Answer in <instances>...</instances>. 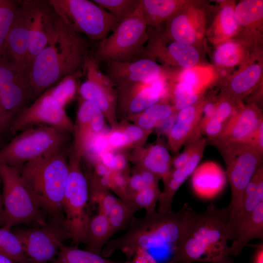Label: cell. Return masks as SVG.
Returning <instances> with one entry per match:
<instances>
[{"label":"cell","mask_w":263,"mask_h":263,"mask_svg":"<svg viewBox=\"0 0 263 263\" xmlns=\"http://www.w3.org/2000/svg\"><path fill=\"white\" fill-rule=\"evenodd\" d=\"M228 207L211 204L202 213L191 209L168 263H233L229 253Z\"/></svg>","instance_id":"obj_1"},{"label":"cell","mask_w":263,"mask_h":263,"mask_svg":"<svg viewBox=\"0 0 263 263\" xmlns=\"http://www.w3.org/2000/svg\"><path fill=\"white\" fill-rule=\"evenodd\" d=\"M191 208L185 204L177 212L146 213L134 217L124 235L109 240L101 255L108 258L115 251L122 252L130 261L141 250L169 247L172 254L180 241Z\"/></svg>","instance_id":"obj_2"},{"label":"cell","mask_w":263,"mask_h":263,"mask_svg":"<svg viewBox=\"0 0 263 263\" xmlns=\"http://www.w3.org/2000/svg\"><path fill=\"white\" fill-rule=\"evenodd\" d=\"M89 55L78 34L58 18L52 38L29 67L34 97H38L64 77L83 70Z\"/></svg>","instance_id":"obj_3"},{"label":"cell","mask_w":263,"mask_h":263,"mask_svg":"<svg viewBox=\"0 0 263 263\" xmlns=\"http://www.w3.org/2000/svg\"><path fill=\"white\" fill-rule=\"evenodd\" d=\"M67 147V146H66ZM20 167V176L37 205L48 219L64 222L62 202L69 173L67 148Z\"/></svg>","instance_id":"obj_4"},{"label":"cell","mask_w":263,"mask_h":263,"mask_svg":"<svg viewBox=\"0 0 263 263\" xmlns=\"http://www.w3.org/2000/svg\"><path fill=\"white\" fill-rule=\"evenodd\" d=\"M20 167L9 166L0 157V177L2 185L1 227L11 230L20 224L44 225L48 219L37 205L21 182Z\"/></svg>","instance_id":"obj_5"},{"label":"cell","mask_w":263,"mask_h":263,"mask_svg":"<svg viewBox=\"0 0 263 263\" xmlns=\"http://www.w3.org/2000/svg\"><path fill=\"white\" fill-rule=\"evenodd\" d=\"M70 133L47 126L27 129L0 148V157L9 166L20 167L66 147Z\"/></svg>","instance_id":"obj_6"},{"label":"cell","mask_w":263,"mask_h":263,"mask_svg":"<svg viewBox=\"0 0 263 263\" xmlns=\"http://www.w3.org/2000/svg\"><path fill=\"white\" fill-rule=\"evenodd\" d=\"M147 29L139 5L132 14L120 22L111 35L99 41L93 57L98 64L138 59L148 39Z\"/></svg>","instance_id":"obj_7"},{"label":"cell","mask_w":263,"mask_h":263,"mask_svg":"<svg viewBox=\"0 0 263 263\" xmlns=\"http://www.w3.org/2000/svg\"><path fill=\"white\" fill-rule=\"evenodd\" d=\"M48 2L66 25L92 40L103 39L120 22L93 0H49Z\"/></svg>","instance_id":"obj_8"},{"label":"cell","mask_w":263,"mask_h":263,"mask_svg":"<svg viewBox=\"0 0 263 263\" xmlns=\"http://www.w3.org/2000/svg\"><path fill=\"white\" fill-rule=\"evenodd\" d=\"M220 152L226 167L231 188L229 222L239 212L244 189L258 168L263 157L251 146L237 142H209Z\"/></svg>","instance_id":"obj_9"},{"label":"cell","mask_w":263,"mask_h":263,"mask_svg":"<svg viewBox=\"0 0 263 263\" xmlns=\"http://www.w3.org/2000/svg\"><path fill=\"white\" fill-rule=\"evenodd\" d=\"M81 156L73 151L69 157V173L62 202L64 224L73 242L76 244L86 243L91 218L88 206L89 186L80 167Z\"/></svg>","instance_id":"obj_10"},{"label":"cell","mask_w":263,"mask_h":263,"mask_svg":"<svg viewBox=\"0 0 263 263\" xmlns=\"http://www.w3.org/2000/svg\"><path fill=\"white\" fill-rule=\"evenodd\" d=\"M34 97L29 69L8 57L0 58V117L5 132Z\"/></svg>","instance_id":"obj_11"},{"label":"cell","mask_w":263,"mask_h":263,"mask_svg":"<svg viewBox=\"0 0 263 263\" xmlns=\"http://www.w3.org/2000/svg\"><path fill=\"white\" fill-rule=\"evenodd\" d=\"M13 232L19 240L30 263H51L64 242L71 239L64 222L50 219L39 227L17 228Z\"/></svg>","instance_id":"obj_12"},{"label":"cell","mask_w":263,"mask_h":263,"mask_svg":"<svg viewBox=\"0 0 263 263\" xmlns=\"http://www.w3.org/2000/svg\"><path fill=\"white\" fill-rule=\"evenodd\" d=\"M47 126L69 132L75 125L47 89L31 105L24 109L14 120L8 131L12 135L27 129Z\"/></svg>","instance_id":"obj_13"},{"label":"cell","mask_w":263,"mask_h":263,"mask_svg":"<svg viewBox=\"0 0 263 263\" xmlns=\"http://www.w3.org/2000/svg\"><path fill=\"white\" fill-rule=\"evenodd\" d=\"M82 70L86 79L78 88L82 98L95 105L104 115H113L117 101L115 85L102 72L93 56H87Z\"/></svg>","instance_id":"obj_14"},{"label":"cell","mask_w":263,"mask_h":263,"mask_svg":"<svg viewBox=\"0 0 263 263\" xmlns=\"http://www.w3.org/2000/svg\"><path fill=\"white\" fill-rule=\"evenodd\" d=\"M168 88L165 77L148 82H135L118 86L117 100L132 114H138L164 99Z\"/></svg>","instance_id":"obj_15"},{"label":"cell","mask_w":263,"mask_h":263,"mask_svg":"<svg viewBox=\"0 0 263 263\" xmlns=\"http://www.w3.org/2000/svg\"><path fill=\"white\" fill-rule=\"evenodd\" d=\"M36 1H18V6L6 40V57L25 66Z\"/></svg>","instance_id":"obj_16"},{"label":"cell","mask_w":263,"mask_h":263,"mask_svg":"<svg viewBox=\"0 0 263 263\" xmlns=\"http://www.w3.org/2000/svg\"><path fill=\"white\" fill-rule=\"evenodd\" d=\"M106 63V75L117 86L131 83L148 82L165 77L162 67L156 61L146 58Z\"/></svg>","instance_id":"obj_17"},{"label":"cell","mask_w":263,"mask_h":263,"mask_svg":"<svg viewBox=\"0 0 263 263\" xmlns=\"http://www.w3.org/2000/svg\"><path fill=\"white\" fill-rule=\"evenodd\" d=\"M58 19L48 0H37L25 61V65L29 69L34 59L52 38Z\"/></svg>","instance_id":"obj_18"},{"label":"cell","mask_w":263,"mask_h":263,"mask_svg":"<svg viewBox=\"0 0 263 263\" xmlns=\"http://www.w3.org/2000/svg\"><path fill=\"white\" fill-rule=\"evenodd\" d=\"M263 121L262 112L256 105H242L228 120L220 135L208 141L237 142L248 144Z\"/></svg>","instance_id":"obj_19"},{"label":"cell","mask_w":263,"mask_h":263,"mask_svg":"<svg viewBox=\"0 0 263 263\" xmlns=\"http://www.w3.org/2000/svg\"><path fill=\"white\" fill-rule=\"evenodd\" d=\"M74 125L75 141L74 149L83 152L91 138L103 130L104 114L95 105L82 98Z\"/></svg>","instance_id":"obj_20"},{"label":"cell","mask_w":263,"mask_h":263,"mask_svg":"<svg viewBox=\"0 0 263 263\" xmlns=\"http://www.w3.org/2000/svg\"><path fill=\"white\" fill-rule=\"evenodd\" d=\"M191 186L195 194L210 200L219 195L226 183L225 172L217 163L209 161L197 167L192 174Z\"/></svg>","instance_id":"obj_21"},{"label":"cell","mask_w":263,"mask_h":263,"mask_svg":"<svg viewBox=\"0 0 263 263\" xmlns=\"http://www.w3.org/2000/svg\"><path fill=\"white\" fill-rule=\"evenodd\" d=\"M204 101L182 109L177 112L176 121L168 134L170 150L177 152L199 130Z\"/></svg>","instance_id":"obj_22"},{"label":"cell","mask_w":263,"mask_h":263,"mask_svg":"<svg viewBox=\"0 0 263 263\" xmlns=\"http://www.w3.org/2000/svg\"><path fill=\"white\" fill-rule=\"evenodd\" d=\"M263 202V167L261 165L246 186L243 196L241 208L230 221L227 227L230 240L233 241L243 221Z\"/></svg>","instance_id":"obj_23"},{"label":"cell","mask_w":263,"mask_h":263,"mask_svg":"<svg viewBox=\"0 0 263 263\" xmlns=\"http://www.w3.org/2000/svg\"><path fill=\"white\" fill-rule=\"evenodd\" d=\"M263 238V202L242 223L229 246L231 256H237L251 240Z\"/></svg>","instance_id":"obj_24"},{"label":"cell","mask_w":263,"mask_h":263,"mask_svg":"<svg viewBox=\"0 0 263 263\" xmlns=\"http://www.w3.org/2000/svg\"><path fill=\"white\" fill-rule=\"evenodd\" d=\"M181 2L174 0H140L142 15L148 27L158 26L180 9Z\"/></svg>","instance_id":"obj_25"},{"label":"cell","mask_w":263,"mask_h":263,"mask_svg":"<svg viewBox=\"0 0 263 263\" xmlns=\"http://www.w3.org/2000/svg\"><path fill=\"white\" fill-rule=\"evenodd\" d=\"M261 66L253 64L233 76L225 88L224 94L240 101L254 87L262 74Z\"/></svg>","instance_id":"obj_26"},{"label":"cell","mask_w":263,"mask_h":263,"mask_svg":"<svg viewBox=\"0 0 263 263\" xmlns=\"http://www.w3.org/2000/svg\"><path fill=\"white\" fill-rule=\"evenodd\" d=\"M107 216L98 212L91 218L87 232L85 250L101 255L103 248L111 239Z\"/></svg>","instance_id":"obj_27"},{"label":"cell","mask_w":263,"mask_h":263,"mask_svg":"<svg viewBox=\"0 0 263 263\" xmlns=\"http://www.w3.org/2000/svg\"><path fill=\"white\" fill-rule=\"evenodd\" d=\"M144 169L165 180L171 170V160L167 148L157 144L151 146L147 150L143 159Z\"/></svg>","instance_id":"obj_28"},{"label":"cell","mask_w":263,"mask_h":263,"mask_svg":"<svg viewBox=\"0 0 263 263\" xmlns=\"http://www.w3.org/2000/svg\"><path fill=\"white\" fill-rule=\"evenodd\" d=\"M168 28L164 32L169 38L185 44L191 45L196 40L197 32L191 19L179 10L168 20Z\"/></svg>","instance_id":"obj_29"},{"label":"cell","mask_w":263,"mask_h":263,"mask_svg":"<svg viewBox=\"0 0 263 263\" xmlns=\"http://www.w3.org/2000/svg\"><path fill=\"white\" fill-rule=\"evenodd\" d=\"M139 210L129 199H118L107 216L112 237L119 231L128 228L135 213Z\"/></svg>","instance_id":"obj_30"},{"label":"cell","mask_w":263,"mask_h":263,"mask_svg":"<svg viewBox=\"0 0 263 263\" xmlns=\"http://www.w3.org/2000/svg\"><path fill=\"white\" fill-rule=\"evenodd\" d=\"M51 263H130V261L124 263L113 261L101 255L63 244L56 257Z\"/></svg>","instance_id":"obj_31"},{"label":"cell","mask_w":263,"mask_h":263,"mask_svg":"<svg viewBox=\"0 0 263 263\" xmlns=\"http://www.w3.org/2000/svg\"><path fill=\"white\" fill-rule=\"evenodd\" d=\"M176 112L173 106L164 102H159L136 114L137 124L144 131L156 128L163 120Z\"/></svg>","instance_id":"obj_32"},{"label":"cell","mask_w":263,"mask_h":263,"mask_svg":"<svg viewBox=\"0 0 263 263\" xmlns=\"http://www.w3.org/2000/svg\"><path fill=\"white\" fill-rule=\"evenodd\" d=\"M82 75V69L78 70L64 77L55 86L48 89L52 96L62 108L65 109V106L75 96L77 88V81Z\"/></svg>","instance_id":"obj_33"},{"label":"cell","mask_w":263,"mask_h":263,"mask_svg":"<svg viewBox=\"0 0 263 263\" xmlns=\"http://www.w3.org/2000/svg\"><path fill=\"white\" fill-rule=\"evenodd\" d=\"M0 254L17 263H30L18 237L3 227L0 228Z\"/></svg>","instance_id":"obj_34"},{"label":"cell","mask_w":263,"mask_h":263,"mask_svg":"<svg viewBox=\"0 0 263 263\" xmlns=\"http://www.w3.org/2000/svg\"><path fill=\"white\" fill-rule=\"evenodd\" d=\"M234 15L239 25L247 26L261 20L263 16V1L243 0L234 8Z\"/></svg>","instance_id":"obj_35"},{"label":"cell","mask_w":263,"mask_h":263,"mask_svg":"<svg viewBox=\"0 0 263 263\" xmlns=\"http://www.w3.org/2000/svg\"><path fill=\"white\" fill-rule=\"evenodd\" d=\"M18 2L0 0V58L6 57V44Z\"/></svg>","instance_id":"obj_36"},{"label":"cell","mask_w":263,"mask_h":263,"mask_svg":"<svg viewBox=\"0 0 263 263\" xmlns=\"http://www.w3.org/2000/svg\"><path fill=\"white\" fill-rule=\"evenodd\" d=\"M120 21L132 14L139 7L140 0H94Z\"/></svg>","instance_id":"obj_37"},{"label":"cell","mask_w":263,"mask_h":263,"mask_svg":"<svg viewBox=\"0 0 263 263\" xmlns=\"http://www.w3.org/2000/svg\"><path fill=\"white\" fill-rule=\"evenodd\" d=\"M161 193L158 185H155L144 188L129 200L133 203L138 210L144 209L146 213H152L156 211V205Z\"/></svg>","instance_id":"obj_38"},{"label":"cell","mask_w":263,"mask_h":263,"mask_svg":"<svg viewBox=\"0 0 263 263\" xmlns=\"http://www.w3.org/2000/svg\"><path fill=\"white\" fill-rule=\"evenodd\" d=\"M172 97L173 106L178 111L200 101V95L189 86L178 81L173 89Z\"/></svg>","instance_id":"obj_39"},{"label":"cell","mask_w":263,"mask_h":263,"mask_svg":"<svg viewBox=\"0 0 263 263\" xmlns=\"http://www.w3.org/2000/svg\"><path fill=\"white\" fill-rule=\"evenodd\" d=\"M214 58L218 65L227 67L234 66L240 59L238 45L232 41L223 43L215 51Z\"/></svg>","instance_id":"obj_40"},{"label":"cell","mask_w":263,"mask_h":263,"mask_svg":"<svg viewBox=\"0 0 263 263\" xmlns=\"http://www.w3.org/2000/svg\"><path fill=\"white\" fill-rule=\"evenodd\" d=\"M219 25L221 32L225 37H230L236 32L239 24L235 17L233 7H223L219 16Z\"/></svg>","instance_id":"obj_41"},{"label":"cell","mask_w":263,"mask_h":263,"mask_svg":"<svg viewBox=\"0 0 263 263\" xmlns=\"http://www.w3.org/2000/svg\"><path fill=\"white\" fill-rule=\"evenodd\" d=\"M108 135L102 132L94 135L88 142L84 151V153H88L94 158H98L110 151Z\"/></svg>","instance_id":"obj_42"},{"label":"cell","mask_w":263,"mask_h":263,"mask_svg":"<svg viewBox=\"0 0 263 263\" xmlns=\"http://www.w3.org/2000/svg\"><path fill=\"white\" fill-rule=\"evenodd\" d=\"M90 195L93 202L98 205V212L106 216L108 215L118 200L105 189L92 192Z\"/></svg>","instance_id":"obj_43"},{"label":"cell","mask_w":263,"mask_h":263,"mask_svg":"<svg viewBox=\"0 0 263 263\" xmlns=\"http://www.w3.org/2000/svg\"><path fill=\"white\" fill-rule=\"evenodd\" d=\"M226 123L213 116L200 129L201 134L207 136L208 140L214 139L220 135Z\"/></svg>","instance_id":"obj_44"},{"label":"cell","mask_w":263,"mask_h":263,"mask_svg":"<svg viewBox=\"0 0 263 263\" xmlns=\"http://www.w3.org/2000/svg\"><path fill=\"white\" fill-rule=\"evenodd\" d=\"M179 82L186 84L191 87L199 95L203 90V84L195 70L185 69L180 74Z\"/></svg>","instance_id":"obj_45"},{"label":"cell","mask_w":263,"mask_h":263,"mask_svg":"<svg viewBox=\"0 0 263 263\" xmlns=\"http://www.w3.org/2000/svg\"><path fill=\"white\" fill-rule=\"evenodd\" d=\"M108 138L110 147L120 148L129 145L127 137L123 131H112L108 134Z\"/></svg>","instance_id":"obj_46"},{"label":"cell","mask_w":263,"mask_h":263,"mask_svg":"<svg viewBox=\"0 0 263 263\" xmlns=\"http://www.w3.org/2000/svg\"><path fill=\"white\" fill-rule=\"evenodd\" d=\"M144 131L138 126L130 125L126 127L123 131L126 135L130 144L141 140L144 137Z\"/></svg>","instance_id":"obj_47"},{"label":"cell","mask_w":263,"mask_h":263,"mask_svg":"<svg viewBox=\"0 0 263 263\" xmlns=\"http://www.w3.org/2000/svg\"><path fill=\"white\" fill-rule=\"evenodd\" d=\"M248 145L253 148L263 157V121L259 125Z\"/></svg>","instance_id":"obj_48"},{"label":"cell","mask_w":263,"mask_h":263,"mask_svg":"<svg viewBox=\"0 0 263 263\" xmlns=\"http://www.w3.org/2000/svg\"><path fill=\"white\" fill-rule=\"evenodd\" d=\"M130 263H158L148 251L141 250L136 253L130 261Z\"/></svg>","instance_id":"obj_49"},{"label":"cell","mask_w":263,"mask_h":263,"mask_svg":"<svg viewBox=\"0 0 263 263\" xmlns=\"http://www.w3.org/2000/svg\"><path fill=\"white\" fill-rule=\"evenodd\" d=\"M177 112V111H176ZM177 112H175L169 117L163 120L156 128L159 133L168 135L170 130L176 121Z\"/></svg>","instance_id":"obj_50"},{"label":"cell","mask_w":263,"mask_h":263,"mask_svg":"<svg viewBox=\"0 0 263 263\" xmlns=\"http://www.w3.org/2000/svg\"><path fill=\"white\" fill-rule=\"evenodd\" d=\"M115 154L113 153L110 150L106 152L102 155L99 159L104 166L107 167L110 170H113L114 165Z\"/></svg>","instance_id":"obj_51"},{"label":"cell","mask_w":263,"mask_h":263,"mask_svg":"<svg viewBox=\"0 0 263 263\" xmlns=\"http://www.w3.org/2000/svg\"><path fill=\"white\" fill-rule=\"evenodd\" d=\"M127 165V161L123 155L115 154L114 165L113 170L114 171H121Z\"/></svg>","instance_id":"obj_52"},{"label":"cell","mask_w":263,"mask_h":263,"mask_svg":"<svg viewBox=\"0 0 263 263\" xmlns=\"http://www.w3.org/2000/svg\"><path fill=\"white\" fill-rule=\"evenodd\" d=\"M253 263H263V245H259L254 254Z\"/></svg>","instance_id":"obj_53"},{"label":"cell","mask_w":263,"mask_h":263,"mask_svg":"<svg viewBox=\"0 0 263 263\" xmlns=\"http://www.w3.org/2000/svg\"><path fill=\"white\" fill-rule=\"evenodd\" d=\"M0 263H17L10 259L0 254Z\"/></svg>","instance_id":"obj_54"},{"label":"cell","mask_w":263,"mask_h":263,"mask_svg":"<svg viewBox=\"0 0 263 263\" xmlns=\"http://www.w3.org/2000/svg\"><path fill=\"white\" fill-rule=\"evenodd\" d=\"M1 184V179L0 177V218L1 216L2 211H3V204H2V195L0 192Z\"/></svg>","instance_id":"obj_55"},{"label":"cell","mask_w":263,"mask_h":263,"mask_svg":"<svg viewBox=\"0 0 263 263\" xmlns=\"http://www.w3.org/2000/svg\"><path fill=\"white\" fill-rule=\"evenodd\" d=\"M5 132L4 129H3V126H2V123H1V119H0V135L4 132Z\"/></svg>","instance_id":"obj_56"}]
</instances>
